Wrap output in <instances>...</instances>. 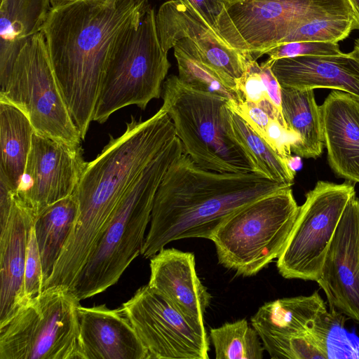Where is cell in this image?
I'll use <instances>...</instances> for the list:
<instances>
[{
    "label": "cell",
    "mask_w": 359,
    "mask_h": 359,
    "mask_svg": "<svg viewBox=\"0 0 359 359\" xmlns=\"http://www.w3.org/2000/svg\"><path fill=\"white\" fill-rule=\"evenodd\" d=\"M176 136L162 108L145 121L132 116L125 132L116 138L110 136L101 153L88 162L75 190L77 217L50 276L54 282L74 283L125 192Z\"/></svg>",
    "instance_id": "cell-1"
},
{
    "label": "cell",
    "mask_w": 359,
    "mask_h": 359,
    "mask_svg": "<svg viewBox=\"0 0 359 359\" xmlns=\"http://www.w3.org/2000/svg\"><path fill=\"white\" fill-rule=\"evenodd\" d=\"M149 0H78L51 8L42 29L53 69L84 140L93 121L110 51L121 34L138 24Z\"/></svg>",
    "instance_id": "cell-2"
},
{
    "label": "cell",
    "mask_w": 359,
    "mask_h": 359,
    "mask_svg": "<svg viewBox=\"0 0 359 359\" xmlns=\"http://www.w3.org/2000/svg\"><path fill=\"white\" fill-rule=\"evenodd\" d=\"M292 186L254 172H217L198 165L184 152L168 168L154 198L141 255L151 258L170 242L210 240L238 210Z\"/></svg>",
    "instance_id": "cell-3"
},
{
    "label": "cell",
    "mask_w": 359,
    "mask_h": 359,
    "mask_svg": "<svg viewBox=\"0 0 359 359\" xmlns=\"http://www.w3.org/2000/svg\"><path fill=\"white\" fill-rule=\"evenodd\" d=\"M184 152L182 144L176 136L128 187L69 288L78 299L92 297L116 283L141 254L158 187L170 165Z\"/></svg>",
    "instance_id": "cell-4"
},
{
    "label": "cell",
    "mask_w": 359,
    "mask_h": 359,
    "mask_svg": "<svg viewBox=\"0 0 359 359\" xmlns=\"http://www.w3.org/2000/svg\"><path fill=\"white\" fill-rule=\"evenodd\" d=\"M171 65L161 45L156 13L124 30L114 43L102 76L93 121L104 123L116 111L136 105L144 109L159 98Z\"/></svg>",
    "instance_id": "cell-5"
},
{
    "label": "cell",
    "mask_w": 359,
    "mask_h": 359,
    "mask_svg": "<svg viewBox=\"0 0 359 359\" xmlns=\"http://www.w3.org/2000/svg\"><path fill=\"white\" fill-rule=\"evenodd\" d=\"M299 210L291 187L238 210L210 239L219 263L239 276L256 275L282 253Z\"/></svg>",
    "instance_id": "cell-6"
},
{
    "label": "cell",
    "mask_w": 359,
    "mask_h": 359,
    "mask_svg": "<svg viewBox=\"0 0 359 359\" xmlns=\"http://www.w3.org/2000/svg\"><path fill=\"white\" fill-rule=\"evenodd\" d=\"M163 101L161 108L171 118L184 152L198 165L217 172H254L227 133L226 99L193 88L171 75L163 84Z\"/></svg>",
    "instance_id": "cell-7"
},
{
    "label": "cell",
    "mask_w": 359,
    "mask_h": 359,
    "mask_svg": "<svg viewBox=\"0 0 359 359\" xmlns=\"http://www.w3.org/2000/svg\"><path fill=\"white\" fill-rule=\"evenodd\" d=\"M80 306L68 287L44 289L0 324V359H84Z\"/></svg>",
    "instance_id": "cell-8"
},
{
    "label": "cell",
    "mask_w": 359,
    "mask_h": 359,
    "mask_svg": "<svg viewBox=\"0 0 359 359\" xmlns=\"http://www.w3.org/2000/svg\"><path fill=\"white\" fill-rule=\"evenodd\" d=\"M348 15L347 0H229L215 32L231 48L257 60L309 22Z\"/></svg>",
    "instance_id": "cell-9"
},
{
    "label": "cell",
    "mask_w": 359,
    "mask_h": 359,
    "mask_svg": "<svg viewBox=\"0 0 359 359\" xmlns=\"http://www.w3.org/2000/svg\"><path fill=\"white\" fill-rule=\"evenodd\" d=\"M0 101L11 103L29 118L34 132L69 145L82 139L60 89L43 33L21 49Z\"/></svg>",
    "instance_id": "cell-10"
},
{
    "label": "cell",
    "mask_w": 359,
    "mask_h": 359,
    "mask_svg": "<svg viewBox=\"0 0 359 359\" xmlns=\"http://www.w3.org/2000/svg\"><path fill=\"white\" fill-rule=\"evenodd\" d=\"M355 194L345 181H318L306 193L287 244L277 260L279 273L287 279L317 281L324 259L345 208Z\"/></svg>",
    "instance_id": "cell-11"
},
{
    "label": "cell",
    "mask_w": 359,
    "mask_h": 359,
    "mask_svg": "<svg viewBox=\"0 0 359 359\" xmlns=\"http://www.w3.org/2000/svg\"><path fill=\"white\" fill-rule=\"evenodd\" d=\"M122 308L149 359L209 358L204 323L183 314L149 285L139 288Z\"/></svg>",
    "instance_id": "cell-12"
},
{
    "label": "cell",
    "mask_w": 359,
    "mask_h": 359,
    "mask_svg": "<svg viewBox=\"0 0 359 359\" xmlns=\"http://www.w3.org/2000/svg\"><path fill=\"white\" fill-rule=\"evenodd\" d=\"M88 162L81 145H69L34 132L15 198L36 217L76 190Z\"/></svg>",
    "instance_id": "cell-13"
},
{
    "label": "cell",
    "mask_w": 359,
    "mask_h": 359,
    "mask_svg": "<svg viewBox=\"0 0 359 359\" xmlns=\"http://www.w3.org/2000/svg\"><path fill=\"white\" fill-rule=\"evenodd\" d=\"M330 309L359 324V198L348 201L316 281Z\"/></svg>",
    "instance_id": "cell-14"
},
{
    "label": "cell",
    "mask_w": 359,
    "mask_h": 359,
    "mask_svg": "<svg viewBox=\"0 0 359 359\" xmlns=\"http://www.w3.org/2000/svg\"><path fill=\"white\" fill-rule=\"evenodd\" d=\"M156 25L165 53L177 41L189 40L202 62L226 85L237 90L236 82L245 69L246 55L228 46L214 29L177 1L168 0L161 6L156 14Z\"/></svg>",
    "instance_id": "cell-15"
},
{
    "label": "cell",
    "mask_w": 359,
    "mask_h": 359,
    "mask_svg": "<svg viewBox=\"0 0 359 359\" xmlns=\"http://www.w3.org/2000/svg\"><path fill=\"white\" fill-rule=\"evenodd\" d=\"M79 320L84 359H149L122 306H80Z\"/></svg>",
    "instance_id": "cell-16"
},
{
    "label": "cell",
    "mask_w": 359,
    "mask_h": 359,
    "mask_svg": "<svg viewBox=\"0 0 359 359\" xmlns=\"http://www.w3.org/2000/svg\"><path fill=\"white\" fill-rule=\"evenodd\" d=\"M320 109L330 167L337 177L359 183V99L334 90Z\"/></svg>",
    "instance_id": "cell-17"
},
{
    "label": "cell",
    "mask_w": 359,
    "mask_h": 359,
    "mask_svg": "<svg viewBox=\"0 0 359 359\" xmlns=\"http://www.w3.org/2000/svg\"><path fill=\"white\" fill-rule=\"evenodd\" d=\"M150 271L149 287L183 314L204 323L211 296L197 276L193 253L164 248L151 257Z\"/></svg>",
    "instance_id": "cell-18"
},
{
    "label": "cell",
    "mask_w": 359,
    "mask_h": 359,
    "mask_svg": "<svg viewBox=\"0 0 359 359\" xmlns=\"http://www.w3.org/2000/svg\"><path fill=\"white\" fill-rule=\"evenodd\" d=\"M271 69L283 88H330L359 99V62L349 53L269 58Z\"/></svg>",
    "instance_id": "cell-19"
},
{
    "label": "cell",
    "mask_w": 359,
    "mask_h": 359,
    "mask_svg": "<svg viewBox=\"0 0 359 359\" xmlns=\"http://www.w3.org/2000/svg\"><path fill=\"white\" fill-rule=\"evenodd\" d=\"M34 219L32 212L14 196L8 219L0 230V324L25 304L27 248Z\"/></svg>",
    "instance_id": "cell-20"
},
{
    "label": "cell",
    "mask_w": 359,
    "mask_h": 359,
    "mask_svg": "<svg viewBox=\"0 0 359 359\" xmlns=\"http://www.w3.org/2000/svg\"><path fill=\"white\" fill-rule=\"evenodd\" d=\"M318 291L265 303L251 318L264 349L270 353L290 339L308 336L318 318L327 311Z\"/></svg>",
    "instance_id": "cell-21"
},
{
    "label": "cell",
    "mask_w": 359,
    "mask_h": 359,
    "mask_svg": "<svg viewBox=\"0 0 359 359\" xmlns=\"http://www.w3.org/2000/svg\"><path fill=\"white\" fill-rule=\"evenodd\" d=\"M50 0H1L0 87L3 90L21 49L42 32Z\"/></svg>",
    "instance_id": "cell-22"
},
{
    "label": "cell",
    "mask_w": 359,
    "mask_h": 359,
    "mask_svg": "<svg viewBox=\"0 0 359 359\" xmlns=\"http://www.w3.org/2000/svg\"><path fill=\"white\" fill-rule=\"evenodd\" d=\"M281 111L289 131L296 140L291 151L304 158H317L324 147L320 106L313 89L281 87Z\"/></svg>",
    "instance_id": "cell-23"
},
{
    "label": "cell",
    "mask_w": 359,
    "mask_h": 359,
    "mask_svg": "<svg viewBox=\"0 0 359 359\" xmlns=\"http://www.w3.org/2000/svg\"><path fill=\"white\" fill-rule=\"evenodd\" d=\"M79 202L75 191L42 210L34 219L41 257L43 290L51 275L77 217Z\"/></svg>",
    "instance_id": "cell-24"
},
{
    "label": "cell",
    "mask_w": 359,
    "mask_h": 359,
    "mask_svg": "<svg viewBox=\"0 0 359 359\" xmlns=\"http://www.w3.org/2000/svg\"><path fill=\"white\" fill-rule=\"evenodd\" d=\"M34 133L29 118L20 109L0 101V172L15 193L25 172Z\"/></svg>",
    "instance_id": "cell-25"
},
{
    "label": "cell",
    "mask_w": 359,
    "mask_h": 359,
    "mask_svg": "<svg viewBox=\"0 0 359 359\" xmlns=\"http://www.w3.org/2000/svg\"><path fill=\"white\" fill-rule=\"evenodd\" d=\"M226 131L252 164L254 172L290 186L295 174L267 142L226 104Z\"/></svg>",
    "instance_id": "cell-26"
},
{
    "label": "cell",
    "mask_w": 359,
    "mask_h": 359,
    "mask_svg": "<svg viewBox=\"0 0 359 359\" xmlns=\"http://www.w3.org/2000/svg\"><path fill=\"white\" fill-rule=\"evenodd\" d=\"M181 81L204 92L218 95L229 103H238L244 100L240 92L226 85L222 79L205 65L195 46L187 39H182L172 45Z\"/></svg>",
    "instance_id": "cell-27"
},
{
    "label": "cell",
    "mask_w": 359,
    "mask_h": 359,
    "mask_svg": "<svg viewBox=\"0 0 359 359\" xmlns=\"http://www.w3.org/2000/svg\"><path fill=\"white\" fill-rule=\"evenodd\" d=\"M217 359H262L265 350L257 330L245 319L210 330Z\"/></svg>",
    "instance_id": "cell-28"
},
{
    "label": "cell",
    "mask_w": 359,
    "mask_h": 359,
    "mask_svg": "<svg viewBox=\"0 0 359 359\" xmlns=\"http://www.w3.org/2000/svg\"><path fill=\"white\" fill-rule=\"evenodd\" d=\"M344 316L330 309L316 320L309 335L330 358H359V345L353 344L344 329Z\"/></svg>",
    "instance_id": "cell-29"
},
{
    "label": "cell",
    "mask_w": 359,
    "mask_h": 359,
    "mask_svg": "<svg viewBox=\"0 0 359 359\" xmlns=\"http://www.w3.org/2000/svg\"><path fill=\"white\" fill-rule=\"evenodd\" d=\"M353 29H356V25L352 15L327 16L302 25L280 43L294 41L338 43L346 39Z\"/></svg>",
    "instance_id": "cell-30"
},
{
    "label": "cell",
    "mask_w": 359,
    "mask_h": 359,
    "mask_svg": "<svg viewBox=\"0 0 359 359\" xmlns=\"http://www.w3.org/2000/svg\"><path fill=\"white\" fill-rule=\"evenodd\" d=\"M236 89L246 101L256 104L273 120L287 129L282 113L270 100L260 72V65L251 55H246L245 69L236 82Z\"/></svg>",
    "instance_id": "cell-31"
},
{
    "label": "cell",
    "mask_w": 359,
    "mask_h": 359,
    "mask_svg": "<svg viewBox=\"0 0 359 359\" xmlns=\"http://www.w3.org/2000/svg\"><path fill=\"white\" fill-rule=\"evenodd\" d=\"M342 52L338 43L329 41H294L276 45L266 51L269 58L276 60L300 55H338Z\"/></svg>",
    "instance_id": "cell-32"
},
{
    "label": "cell",
    "mask_w": 359,
    "mask_h": 359,
    "mask_svg": "<svg viewBox=\"0 0 359 359\" xmlns=\"http://www.w3.org/2000/svg\"><path fill=\"white\" fill-rule=\"evenodd\" d=\"M42 291L41 261L33 225L29 233L25 268L24 297L25 303L36 297Z\"/></svg>",
    "instance_id": "cell-33"
},
{
    "label": "cell",
    "mask_w": 359,
    "mask_h": 359,
    "mask_svg": "<svg viewBox=\"0 0 359 359\" xmlns=\"http://www.w3.org/2000/svg\"><path fill=\"white\" fill-rule=\"evenodd\" d=\"M228 107L243 118L265 140L270 116L256 104L242 100L238 103H227Z\"/></svg>",
    "instance_id": "cell-34"
},
{
    "label": "cell",
    "mask_w": 359,
    "mask_h": 359,
    "mask_svg": "<svg viewBox=\"0 0 359 359\" xmlns=\"http://www.w3.org/2000/svg\"><path fill=\"white\" fill-rule=\"evenodd\" d=\"M215 31L222 9L229 0H175Z\"/></svg>",
    "instance_id": "cell-35"
},
{
    "label": "cell",
    "mask_w": 359,
    "mask_h": 359,
    "mask_svg": "<svg viewBox=\"0 0 359 359\" xmlns=\"http://www.w3.org/2000/svg\"><path fill=\"white\" fill-rule=\"evenodd\" d=\"M295 140L294 135L278 121L271 120L266 130V141L287 163L292 156L290 145Z\"/></svg>",
    "instance_id": "cell-36"
},
{
    "label": "cell",
    "mask_w": 359,
    "mask_h": 359,
    "mask_svg": "<svg viewBox=\"0 0 359 359\" xmlns=\"http://www.w3.org/2000/svg\"><path fill=\"white\" fill-rule=\"evenodd\" d=\"M260 72L270 100L282 113L281 86L271 71L269 59L260 65Z\"/></svg>",
    "instance_id": "cell-37"
},
{
    "label": "cell",
    "mask_w": 359,
    "mask_h": 359,
    "mask_svg": "<svg viewBox=\"0 0 359 359\" xmlns=\"http://www.w3.org/2000/svg\"><path fill=\"white\" fill-rule=\"evenodd\" d=\"M14 194L7 180L0 172V230L4 228L8 219L14 201Z\"/></svg>",
    "instance_id": "cell-38"
},
{
    "label": "cell",
    "mask_w": 359,
    "mask_h": 359,
    "mask_svg": "<svg viewBox=\"0 0 359 359\" xmlns=\"http://www.w3.org/2000/svg\"><path fill=\"white\" fill-rule=\"evenodd\" d=\"M355 22L356 29H359V0H347Z\"/></svg>",
    "instance_id": "cell-39"
},
{
    "label": "cell",
    "mask_w": 359,
    "mask_h": 359,
    "mask_svg": "<svg viewBox=\"0 0 359 359\" xmlns=\"http://www.w3.org/2000/svg\"><path fill=\"white\" fill-rule=\"evenodd\" d=\"M300 158L301 157H299L298 156H292L291 158L287 161V165H288L289 168L294 173H296L297 170L299 169V168L300 167V165H301Z\"/></svg>",
    "instance_id": "cell-40"
},
{
    "label": "cell",
    "mask_w": 359,
    "mask_h": 359,
    "mask_svg": "<svg viewBox=\"0 0 359 359\" xmlns=\"http://www.w3.org/2000/svg\"><path fill=\"white\" fill-rule=\"evenodd\" d=\"M78 0H50L51 8H57L73 3Z\"/></svg>",
    "instance_id": "cell-41"
},
{
    "label": "cell",
    "mask_w": 359,
    "mask_h": 359,
    "mask_svg": "<svg viewBox=\"0 0 359 359\" xmlns=\"http://www.w3.org/2000/svg\"><path fill=\"white\" fill-rule=\"evenodd\" d=\"M349 55L355 59L359 62V39H356L354 42V47Z\"/></svg>",
    "instance_id": "cell-42"
}]
</instances>
